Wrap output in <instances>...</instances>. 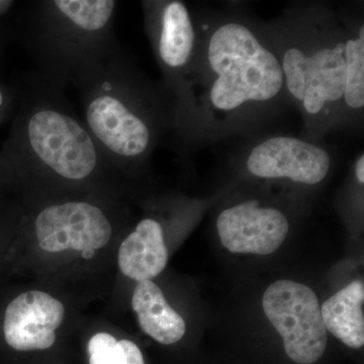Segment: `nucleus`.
<instances>
[{"label":"nucleus","mask_w":364,"mask_h":364,"mask_svg":"<svg viewBox=\"0 0 364 364\" xmlns=\"http://www.w3.org/2000/svg\"><path fill=\"white\" fill-rule=\"evenodd\" d=\"M198 18L195 59L173 97L184 145L252 131L289 104L267 23L235 9Z\"/></svg>","instance_id":"1"},{"label":"nucleus","mask_w":364,"mask_h":364,"mask_svg":"<svg viewBox=\"0 0 364 364\" xmlns=\"http://www.w3.org/2000/svg\"><path fill=\"white\" fill-rule=\"evenodd\" d=\"M14 85L18 98L1 153L14 170L21 200L121 195L127 181L107 161L65 90L37 71Z\"/></svg>","instance_id":"2"},{"label":"nucleus","mask_w":364,"mask_h":364,"mask_svg":"<svg viewBox=\"0 0 364 364\" xmlns=\"http://www.w3.org/2000/svg\"><path fill=\"white\" fill-rule=\"evenodd\" d=\"M83 123L107 161L127 182L142 176L166 134L173 133V102L119 44L79 76Z\"/></svg>","instance_id":"3"},{"label":"nucleus","mask_w":364,"mask_h":364,"mask_svg":"<svg viewBox=\"0 0 364 364\" xmlns=\"http://www.w3.org/2000/svg\"><path fill=\"white\" fill-rule=\"evenodd\" d=\"M349 16L309 4L267 23L284 73L287 100L303 117L304 138L320 141L344 127L345 37Z\"/></svg>","instance_id":"4"},{"label":"nucleus","mask_w":364,"mask_h":364,"mask_svg":"<svg viewBox=\"0 0 364 364\" xmlns=\"http://www.w3.org/2000/svg\"><path fill=\"white\" fill-rule=\"evenodd\" d=\"M114 0H35L16 21L21 45L41 76L65 90L117 46Z\"/></svg>","instance_id":"5"},{"label":"nucleus","mask_w":364,"mask_h":364,"mask_svg":"<svg viewBox=\"0 0 364 364\" xmlns=\"http://www.w3.org/2000/svg\"><path fill=\"white\" fill-rule=\"evenodd\" d=\"M117 198L87 193L21 200L16 239L52 259H90L117 236L124 215Z\"/></svg>","instance_id":"6"},{"label":"nucleus","mask_w":364,"mask_h":364,"mask_svg":"<svg viewBox=\"0 0 364 364\" xmlns=\"http://www.w3.org/2000/svg\"><path fill=\"white\" fill-rule=\"evenodd\" d=\"M262 306L291 360L313 364L322 358L327 330L312 289L293 280H277L263 294Z\"/></svg>","instance_id":"7"},{"label":"nucleus","mask_w":364,"mask_h":364,"mask_svg":"<svg viewBox=\"0 0 364 364\" xmlns=\"http://www.w3.org/2000/svg\"><path fill=\"white\" fill-rule=\"evenodd\" d=\"M142 6L146 32L162 72V85L173 102L198 49V13L181 0L143 1Z\"/></svg>","instance_id":"8"},{"label":"nucleus","mask_w":364,"mask_h":364,"mask_svg":"<svg viewBox=\"0 0 364 364\" xmlns=\"http://www.w3.org/2000/svg\"><path fill=\"white\" fill-rule=\"evenodd\" d=\"M237 159L254 178L313 186L329 176L334 157L320 141L272 135L251 144Z\"/></svg>","instance_id":"9"},{"label":"nucleus","mask_w":364,"mask_h":364,"mask_svg":"<svg viewBox=\"0 0 364 364\" xmlns=\"http://www.w3.org/2000/svg\"><path fill=\"white\" fill-rule=\"evenodd\" d=\"M218 234L232 253L269 255L286 240L289 220L279 208L249 200L224 208L218 217Z\"/></svg>","instance_id":"10"},{"label":"nucleus","mask_w":364,"mask_h":364,"mask_svg":"<svg viewBox=\"0 0 364 364\" xmlns=\"http://www.w3.org/2000/svg\"><path fill=\"white\" fill-rule=\"evenodd\" d=\"M168 250L164 228L154 217H144L117 251V267L124 277L136 282L152 280L166 267Z\"/></svg>","instance_id":"11"},{"label":"nucleus","mask_w":364,"mask_h":364,"mask_svg":"<svg viewBox=\"0 0 364 364\" xmlns=\"http://www.w3.org/2000/svg\"><path fill=\"white\" fill-rule=\"evenodd\" d=\"M132 308L142 331L158 343L176 344L186 335L184 318L169 305L161 289L152 280L136 282Z\"/></svg>","instance_id":"12"},{"label":"nucleus","mask_w":364,"mask_h":364,"mask_svg":"<svg viewBox=\"0 0 364 364\" xmlns=\"http://www.w3.org/2000/svg\"><path fill=\"white\" fill-rule=\"evenodd\" d=\"M363 305V282L354 280L321 306L326 330L347 346L361 348L364 344Z\"/></svg>","instance_id":"13"},{"label":"nucleus","mask_w":364,"mask_h":364,"mask_svg":"<svg viewBox=\"0 0 364 364\" xmlns=\"http://www.w3.org/2000/svg\"><path fill=\"white\" fill-rule=\"evenodd\" d=\"M364 109V25L360 18H348L345 37L344 124L363 119Z\"/></svg>","instance_id":"14"},{"label":"nucleus","mask_w":364,"mask_h":364,"mask_svg":"<svg viewBox=\"0 0 364 364\" xmlns=\"http://www.w3.org/2000/svg\"><path fill=\"white\" fill-rule=\"evenodd\" d=\"M87 364H146L140 347L127 338H117L111 332L91 335L85 345Z\"/></svg>","instance_id":"15"},{"label":"nucleus","mask_w":364,"mask_h":364,"mask_svg":"<svg viewBox=\"0 0 364 364\" xmlns=\"http://www.w3.org/2000/svg\"><path fill=\"white\" fill-rule=\"evenodd\" d=\"M23 205L18 202H7L6 198H0V264L6 262V247H11V240L18 233Z\"/></svg>","instance_id":"16"},{"label":"nucleus","mask_w":364,"mask_h":364,"mask_svg":"<svg viewBox=\"0 0 364 364\" xmlns=\"http://www.w3.org/2000/svg\"><path fill=\"white\" fill-rule=\"evenodd\" d=\"M18 90L16 85L0 82V124L4 123L16 107Z\"/></svg>","instance_id":"17"},{"label":"nucleus","mask_w":364,"mask_h":364,"mask_svg":"<svg viewBox=\"0 0 364 364\" xmlns=\"http://www.w3.org/2000/svg\"><path fill=\"white\" fill-rule=\"evenodd\" d=\"M7 191H18V181L9 161L0 152V198H6Z\"/></svg>","instance_id":"18"},{"label":"nucleus","mask_w":364,"mask_h":364,"mask_svg":"<svg viewBox=\"0 0 364 364\" xmlns=\"http://www.w3.org/2000/svg\"><path fill=\"white\" fill-rule=\"evenodd\" d=\"M16 2L9 1V0H0V21L2 18L11 13V9L14 6Z\"/></svg>","instance_id":"19"},{"label":"nucleus","mask_w":364,"mask_h":364,"mask_svg":"<svg viewBox=\"0 0 364 364\" xmlns=\"http://www.w3.org/2000/svg\"><path fill=\"white\" fill-rule=\"evenodd\" d=\"M6 32L4 26L0 25V61H1L2 49H4V40H6Z\"/></svg>","instance_id":"20"},{"label":"nucleus","mask_w":364,"mask_h":364,"mask_svg":"<svg viewBox=\"0 0 364 364\" xmlns=\"http://www.w3.org/2000/svg\"><path fill=\"white\" fill-rule=\"evenodd\" d=\"M41 364H43V363H41ZM45 364H51V363H45Z\"/></svg>","instance_id":"21"}]
</instances>
